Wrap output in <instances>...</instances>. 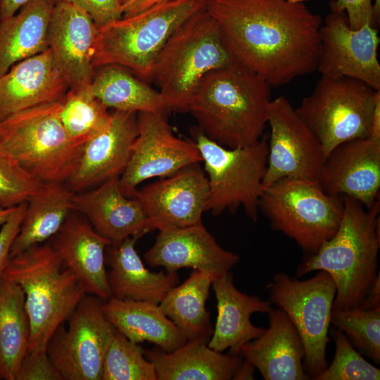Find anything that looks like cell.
Here are the masks:
<instances>
[{
  "label": "cell",
  "mask_w": 380,
  "mask_h": 380,
  "mask_svg": "<svg viewBox=\"0 0 380 380\" xmlns=\"http://www.w3.org/2000/svg\"><path fill=\"white\" fill-rule=\"evenodd\" d=\"M265 288L269 301L284 310L295 326L304 347V369L315 379L327 366L326 350L336 295L334 279L323 270L306 280L277 272Z\"/></svg>",
  "instance_id": "cell-11"
},
{
  "label": "cell",
  "mask_w": 380,
  "mask_h": 380,
  "mask_svg": "<svg viewBox=\"0 0 380 380\" xmlns=\"http://www.w3.org/2000/svg\"><path fill=\"white\" fill-rule=\"evenodd\" d=\"M43 184L0 146V208L27 202Z\"/></svg>",
  "instance_id": "cell-38"
},
{
  "label": "cell",
  "mask_w": 380,
  "mask_h": 380,
  "mask_svg": "<svg viewBox=\"0 0 380 380\" xmlns=\"http://www.w3.org/2000/svg\"><path fill=\"white\" fill-rule=\"evenodd\" d=\"M343 198V214L335 234L319 250L306 255L296 276L323 270L336 285L333 309L360 308L379 275L380 201L369 209L347 196Z\"/></svg>",
  "instance_id": "cell-3"
},
{
  "label": "cell",
  "mask_w": 380,
  "mask_h": 380,
  "mask_svg": "<svg viewBox=\"0 0 380 380\" xmlns=\"http://www.w3.org/2000/svg\"><path fill=\"white\" fill-rule=\"evenodd\" d=\"M154 365L157 380H229L243 360L241 355H224L200 340H187L172 352L144 351Z\"/></svg>",
  "instance_id": "cell-27"
},
{
  "label": "cell",
  "mask_w": 380,
  "mask_h": 380,
  "mask_svg": "<svg viewBox=\"0 0 380 380\" xmlns=\"http://www.w3.org/2000/svg\"><path fill=\"white\" fill-rule=\"evenodd\" d=\"M255 369V368L251 362L243 358L242 363L234 374L232 379H254L253 374Z\"/></svg>",
  "instance_id": "cell-47"
},
{
  "label": "cell",
  "mask_w": 380,
  "mask_h": 380,
  "mask_svg": "<svg viewBox=\"0 0 380 380\" xmlns=\"http://www.w3.org/2000/svg\"><path fill=\"white\" fill-rule=\"evenodd\" d=\"M96 69L89 89L107 108L136 113L167 111L159 91L126 68L106 65Z\"/></svg>",
  "instance_id": "cell-33"
},
{
  "label": "cell",
  "mask_w": 380,
  "mask_h": 380,
  "mask_svg": "<svg viewBox=\"0 0 380 380\" xmlns=\"http://www.w3.org/2000/svg\"><path fill=\"white\" fill-rule=\"evenodd\" d=\"M329 6L331 9L344 11L353 30L360 29L367 22L373 26V0H331Z\"/></svg>",
  "instance_id": "cell-41"
},
{
  "label": "cell",
  "mask_w": 380,
  "mask_h": 380,
  "mask_svg": "<svg viewBox=\"0 0 380 380\" xmlns=\"http://www.w3.org/2000/svg\"><path fill=\"white\" fill-rule=\"evenodd\" d=\"M330 322L345 333L358 351L380 363V308L333 309Z\"/></svg>",
  "instance_id": "cell-36"
},
{
  "label": "cell",
  "mask_w": 380,
  "mask_h": 380,
  "mask_svg": "<svg viewBox=\"0 0 380 380\" xmlns=\"http://www.w3.org/2000/svg\"><path fill=\"white\" fill-rule=\"evenodd\" d=\"M63 98L0 121V146L43 183H66L84 146L69 137L61 121Z\"/></svg>",
  "instance_id": "cell-6"
},
{
  "label": "cell",
  "mask_w": 380,
  "mask_h": 380,
  "mask_svg": "<svg viewBox=\"0 0 380 380\" xmlns=\"http://www.w3.org/2000/svg\"><path fill=\"white\" fill-rule=\"evenodd\" d=\"M213 279L193 270L180 285L173 286L159 303L165 315L181 330L187 340L208 343L213 329L205 303Z\"/></svg>",
  "instance_id": "cell-32"
},
{
  "label": "cell",
  "mask_w": 380,
  "mask_h": 380,
  "mask_svg": "<svg viewBox=\"0 0 380 380\" xmlns=\"http://www.w3.org/2000/svg\"><path fill=\"white\" fill-rule=\"evenodd\" d=\"M170 1L172 0H119V2L122 17L126 18Z\"/></svg>",
  "instance_id": "cell-43"
},
{
  "label": "cell",
  "mask_w": 380,
  "mask_h": 380,
  "mask_svg": "<svg viewBox=\"0 0 380 380\" xmlns=\"http://www.w3.org/2000/svg\"><path fill=\"white\" fill-rule=\"evenodd\" d=\"M103 300L85 294L51 336L47 353L63 380H101L104 356L115 328L106 317Z\"/></svg>",
  "instance_id": "cell-12"
},
{
  "label": "cell",
  "mask_w": 380,
  "mask_h": 380,
  "mask_svg": "<svg viewBox=\"0 0 380 380\" xmlns=\"http://www.w3.org/2000/svg\"><path fill=\"white\" fill-rule=\"evenodd\" d=\"M102 308L109 322L133 343L148 341L172 352L187 341L159 304L111 297L103 302Z\"/></svg>",
  "instance_id": "cell-28"
},
{
  "label": "cell",
  "mask_w": 380,
  "mask_h": 380,
  "mask_svg": "<svg viewBox=\"0 0 380 380\" xmlns=\"http://www.w3.org/2000/svg\"><path fill=\"white\" fill-rule=\"evenodd\" d=\"M73 4L87 12L98 27L122 17L119 0H53Z\"/></svg>",
  "instance_id": "cell-40"
},
{
  "label": "cell",
  "mask_w": 380,
  "mask_h": 380,
  "mask_svg": "<svg viewBox=\"0 0 380 380\" xmlns=\"http://www.w3.org/2000/svg\"><path fill=\"white\" fill-rule=\"evenodd\" d=\"M165 113H138V134L127 166L119 177L120 187L127 197H133L144 181L166 177L186 166L202 162L194 142L173 134Z\"/></svg>",
  "instance_id": "cell-14"
},
{
  "label": "cell",
  "mask_w": 380,
  "mask_h": 380,
  "mask_svg": "<svg viewBox=\"0 0 380 380\" xmlns=\"http://www.w3.org/2000/svg\"><path fill=\"white\" fill-rule=\"evenodd\" d=\"M192 134L208 181L205 211L218 215L224 210L234 213L242 207L256 222L267 165L268 135L251 146L230 148L210 139L197 127Z\"/></svg>",
  "instance_id": "cell-9"
},
{
  "label": "cell",
  "mask_w": 380,
  "mask_h": 380,
  "mask_svg": "<svg viewBox=\"0 0 380 380\" xmlns=\"http://www.w3.org/2000/svg\"><path fill=\"white\" fill-rule=\"evenodd\" d=\"M15 207L0 208V225L4 224L11 215Z\"/></svg>",
  "instance_id": "cell-49"
},
{
  "label": "cell",
  "mask_w": 380,
  "mask_h": 380,
  "mask_svg": "<svg viewBox=\"0 0 380 380\" xmlns=\"http://www.w3.org/2000/svg\"><path fill=\"white\" fill-rule=\"evenodd\" d=\"M286 1L291 4H300L308 0H286Z\"/></svg>",
  "instance_id": "cell-50"
},
{
  "label": "cell",
  "mask_w": 380,
  "mask_h": 380,
  "mask_svg": "<svg viewBox=\"0 0 380 380\" xmlns=\"http://www.w3.org/2000/svg\"><path fill=\"white\" fill-rule=\"evenodd\" d=\"M144 350L116 329L107 348L101 380H157L154 365Z\"/></svg>",
  "instance_id": "cell-35"
},
{
  "label": "cell",
  "mask_w": 380,
  "mask_h": 380,
  "mask_svg": "<svg viewBox=\"0 0 380 380\" xmlns=\"http://www.w3.org/2000/svg\"><path fill=\"white\" fill-rule=\"evenodd\" d=\"M144 259L152 267L167 272L188 267L209 274L213 280L236 265L240 257L222 248L202 223L158 230Z\"/></svg>",
  "instance_id": "cell-20"
},
{
  "label": "cell",
  "mask_w": 380,
  "mask_h": 380,
  "mask_svg": "<svg viewBox=\"0 0 380 380\" xmlns=\"http://www.w3.org/2000/svg\"><path fill=\"white\" fill-rule=\"evenodd\" d=\"M15 380H63L46 350L27 351Z\"/></svg>",
  "instance_id": "cell-39"
},
{
  "label": "cell",
  "mask_w": 380,
  "mask_h": 380,
  "mask_svg": "<svg viewBox=\"0 0 380 380\" xmlns=\"http://www.w3.org/2000/svg\"><path fill=\"white\" fill-rule=\"evenodd\" d=\"M3 275L25 293L30 324L28 351L46 350L51 336L87 294L84 288L50 243L11 258Z\"/></svg>",
  "instance_id": "cell-4"
},
{
  "label": "cell",
  "mask_w": 380,
  "mask_h": 380,
  "mask_svg": "<svg viewBox=\"0 0 380 380\" xmlns=\"http://www.w3.org/2000/svg\"><path fill=\"white\" fill-rule=\"evenodd\" d=\"M335 353L331 363L315 380H379L380 369L355 349L346 334L333 329Z\"/></svg>",
  "instance_id": "cell-37"
},
{
  "label": "cell",
  "mask_w": 380,
  "mask_h": 380,
  "mask_svg": "<svg viewBox=\"0 0 380 380\" xmlns=\"http://www.w3.org/2000/svg\"><path fill=\"white\" fill-rule=\"evenodd\" d=\"M317 70L330 77H348L380 90L378 29L367 22L358 30L350 27L344 11L330 8L319 30Z\"/></svg>",
  "instance_id": "cell-15"
},
{
  "label": "cell",
  "mask_w": 380,
  "mask_h": 380,
  "mask_svg": "<svg viewBox=\"0 0 380 380\" xmlns=\"http://www.w3.org/2000/svg\"><path fill=\"white\" fill-rule=\"evenodd\" d=\"M379 93L354 78L321 75L310 94L295 109L319 140L325 158L343 142L369 137Z\"/></svg>",
  "instance_id": "cell-10"
},
{
  "label": "cell",
  "mask_w": 380,
  "mask_h": 380,
  "mask_svg": "<svg viewBox=\"0 0 380 380\" xmlns=\"http://www.w3.org/2000/svg\"><path fill=\"white\" fill-rule=\"evenodd\" d=\"M331 196H347L367 209L379 199L380 139H353L334 147L324 158L318 178Z\"/></svg>",
  "instance_id": "cell-19"
},
{
  "label": "cell",
  "mask_w": 380,
  "mask_h": 380,
  "mask_svg": "<svg viewBox=\"0 0 380 380\" xmlns=\"http://www.w3.org/2000/svg\"><path fill=\"white\" fill-rule=\"evenodd\" d=\"M27 202L15 207L8 220L0 229V278L10 260V250L13 240L18 234L25 213Z\"/></svg>",
  "instance_id": "cell-42"
},
{
  "label": "cell",
  "mask_w": 380,
  "mask_h": 380,
  "mask_svg": "<svg viewBox=\"0 0 380 380\" xmlns=\"http://www.w3.org/2000/svg\"><path fill=\"white\" fill-rule=\"evenodd\" d=\"M211 286L217 300V316L208 346L222 353L229 349L230 355H240L243 346L265 330L251 323V315L268 313L272 303L239 291L230 271L215 279Z\"/></svg>",
  "instance_id": "cell-25"
},
{
  "label": "cell",
  "mask_w": 380,
  "mask_h": 380,
  "mask_svg": "<svg viewBox=\"0 0 380 380\" xmlns=\"http://www.w3.org/2000/svg\"><path fill=\"white\" fill-rule=\"evenodd\" d=\"M110 113L90 91L89 87L69 89L63 98L61 121L69 137L84 145L110 117Z\"/></svg>",
  "instance_id": "cell-34"
},
{
  "label": "cell",
  "mask_w": 380,
  "mask_h": 380,
  "mask_svg": "<svg viewBox=\"0 0 380 380\" xmlns=\"http://www.w3.org/2000/svg\"><path fill=\"white\" fill-rule=\"evenodd\" d=\"M232 60L216 22L205 7L169 37L154 61L150 81L158 87L167 110L186 113L202 78Z\"/></svg>",
  "instance_id": "cell-5"
},
{
  "label": "cell",
  "mask_w": 380,
  "mask_h": 380,
  "mask_svg": "<svg viewBox=\"0 0 380 380\" xmlns=\"http://www.w3.org/2000/svg\"><path fill=\"white\" fill-rule=\"evenodd\" d=\"M369 137L380 139V93L377 95L374 107Z\"/></svg>",
  "instance_id": "cell-46"
},
{
  "label": "cell",
  "mask_w": 380,
  "mask_h": 380,
  "mask_svg": "<svg viewBox=\"0 0 380 380\" xmlns=\"http://www.w3.org/2000/svg\"><path fill=\"white\" fill-rule=\"evenodd\" d=\"M68 89L48 48L17 63L0 77V121L21 110L56 101Z\"/></svg>",
  "instance_id": "cell-24"
},
{
  "label": "cell",
  "mask_w": 380,
  "mask_h": 380,
  "mask_svg": "<svg viewBox=\"0 0 380 380\" xmlns=\"http://www.w3.org/2000/svg\"><path fill=\"white\" fill-rule=\"evenodd\" d=\"M30 324L22 288L2 275L0 278V379L15 380L27 354Z\"/></svg>",
  "instance_id": "cell-31"
},
{
  "label": "cell",
  "mask_w": 380,
  "mask_h": 380,
  "mask_svg": "<svg viewBox=\"0 0 380 380\" xmlns=\"http://www.w3.org/2000/svg\"><path fill=\"white\" fill-rule=\"evenodd\" d=\"M32 0H0V20L13 15Z\"/></svg>",
  "instance_id": "cell-45"
},
{
  "label": "cell",
  "mask_w": 380,
  "mask_h": 380,
  "mask_svg": "<svg viewBox=\"0 0 380 380\" xmlns=\"http://www.w3.org/2000/svg\"><path fill=\"white\" fill-rule=\"evenodd\" d=\"M99 27L89 14L66 1L55 2L47 31L53 65L69 89L88 87L95 68L92 60Z\"/></svg>",
  "instance_id": "cell-17"
},
{
  "label": "cell",
  "mask_w": 380,
  "mask_h": 380,
  "mask_svg": "<svg viewBox=\"0 0 380 380\" xmlns=\"http://www.w3.org/2000/svg\"><path fill=\"white\" fill-rule=\"evenodd\" d=\"M209 186L198 163L137 189L133 197L140 203L151 230L185 227L202 223Z\"/></svg>",
  "instance_id": "cell-16"
},
{
  "label": "cell",
  "mask_w": 380,
  "mask_h": 380,
  "mask_svg": "<svg viewBox=\"0 0 380 380\" xmlns=\"http://www.w3.org/2000/svg\"><path fill=\"white\" fill-rule=\"evenodd\" d=\"M207 0H172L101 27L94 44V68L118 65L150 81L153 64L174 31L205 7Z\"/></svg>",
  "instance_id": "cell-7"
},
{
  "label": "cell",
  "mask_w": 380,
  "mask_h": 380,
  "mask_svg": "<svg viewBox=\"0 0 380 380\" xmlns=\"http://www.w3.org/2000/svg\"><path fill=\"white\" fill-rule=\"evenodd\" d=\"M267 124L270 132L263 189L283 177L318 181L324 158L322 145L284 96L272 100Z\"/></svg>",
  "instance_id": "cell-13"
},
{
  "label": "cell",
  "mask_w": 380,
  "mask_h": 380,
  "mask_svg": "<svg viewBox=\"0 0 380 380\" xmlns=\"http://www.w3.org/2000/svg\"><path fill=\"white\" fill-rule=\"evenodd\" d=\"M138 134L136 113L114 110L85 142L77 167L65 183L74 193L120 177L125 170Z\"/></svg>",
  "instance_id": "cell-18"
},
{
  "label": "cell",
  "mask_w": 380,
  "mask_h": 380,
  "mask_svg": "<svg viewBox=\"0 0 380 380\" xmlns=\"http://www.w3.org/2000/svg\"><path fill=\"white\" fill-rule=\"evenodd\" d=\"M52 238L51 246L76 276L86 293L103 300L111 298L105 257L110 242L99 234L87 219L71 214Z\"/></svg>",
  "instance_id": "cell-23"
},
{
  "label": "cell",
  "mask_w": 380,
  "mask_h": 380,
  "mask_svg": "<svg viewBox=\"0 0 380 380\" xmlns=\"http://www.w3.org/2000/svg\"><path fill=\"white\" fill-rule=\"evenodd\" d=\"M73 195L65 183L43 184L27 201L19 232L11 247L10 259L56 234L73 211Z\"/></svg>",
  "instance_id": "cell-29"
},
{
  "label": "cell",
  "mask_w": 380,
  "mask_h": 380,
  "mask_svg": "<svg viewBox=\"0 0 380 380\" xmlns=\"http://www.w3.org/2000/svg\"><path fill=\"white\" fill-rule=\"evenodd\" d=\"M258 209L274 231L295 241L308 255L336 232L343 198L325 193L318 181L283 177L263 189Z\"/></svg>",
  "instance_id": "cell-8"
},
{
  "label": "cell",
  "mask_w": 380,
  "mask_h": 380,
  "mask_svg": "<svg viewBox=\"0 0 380 380\" xmlns=\"http://www.w3.org/2000/svg\"><path fill=\"white\" fill-rule=\"evenodd\" d=\"M379 20H380V0H374L372 23H373V26L374 27L377 28V26H379Z\"/></svg>",
  "instance_id": "cell-48"
},
{
  "label": "cell",
  "mask_w": 380,
  "mask_h": 380,
  "mask_svg": "<svg viewBox=\"0 0 380 380\" xmlns=\"http://www.w3.org/2000/svg\"><path fill=\"white\" fill-rule=\"evenodd\" d=\"M233 59L271 87L317 70L322 19L303 3L286 0H207Z\"/></svg>",
  "instance_id": "cell-1"
},
{
  "label": "cell",
  "mask_w": 380,
  "mask_h": 380,
  "mask_svg": "<svg viewBox=\"0 0 380 380\" xmlns=\"http://www.w3.org/2000/svg\"><path fill=\"white\" fill-rule=\"evenodd\" d=\"M72 210L82 214L110 244L128 237L139 239L152 231L139 201L122 192L119 177L108 179L93 189L74 193Z\"/></svg>",
  "instance_id": "cell-21"
},
{
  "label": "cell",
  "mask_w": 380,
  "mask_h": 380,
  "mask_svg": "<svg viewBox=\"0 0 380 380\" xmlns=\"http://www.w3.org/2000/svg\"><path fill=\"white\" fill-rule=\"evenodd\" d=\"M53 0H32L0 20V77L17 63L46 50Z\"/></svg>",
  "instance_id": "cell-30"
},
{
  "label": "cell",
  "mask_w": 380,
  "mask_h": 380,
  "mask_svg": "<svg viewBox=\"0 0 380 380\" xmlns=\"http://www.w3.org/2000/svg\"><path fill=\"white\" fill-rule=\"evenodd\" d=\"M139 239L128 237L106 248V264L111 297L159 304L179 281L174 272H153L144 265L135 248Z\"/></svg>",
  "instance_id": "cell-26"
},
{
  "label": "cell",
  "mask_w": 380,
  "mask_h": 380,
  "mask_svg": "<svg viewBox=\"0 0 380 380\" xmlns=\"http://www.w3.org/2000/svg\"><path fill=\"white\" fill-rule=\"evenodd\" d=\"M380 308V274L368 292L360 308L370 310Z\"/></svg>",
  "instance_id": "cell-44"
},
{
  "label": "cell",
  "mask_w": 380,
  "mask_h": 380,
  "mask_svg": "<svg viewBox=\"0 0 380 380\" xmlns=\"http://www.w3.org/2000/svg\"><path fill=\"white\" fill-rule=\"evenodd\" d=\"M271 86L233 59L207 73L189 102L198 129L226 148L248 146L263 135L272 101Z\"/></svg>",
  "instance_id": "cell-2"
},
{
  "label": "cell",
  "mask_w": 380,
  "mask_h": 380,
  "mask_svg": "<svg viewBox=\"0 0 380 380\" xmlns=\"http://www.w3.org/2000/svg\"><path fill=\"white\" fill-rule=\"evenodd\" d=\"M268 314L269 327L244 344L240 355L265 380L311 379L303 367L304 347L295 326L279 308H272Z\"/></svg>",
  "instance_id": "cell-22"
}]
</instances>
